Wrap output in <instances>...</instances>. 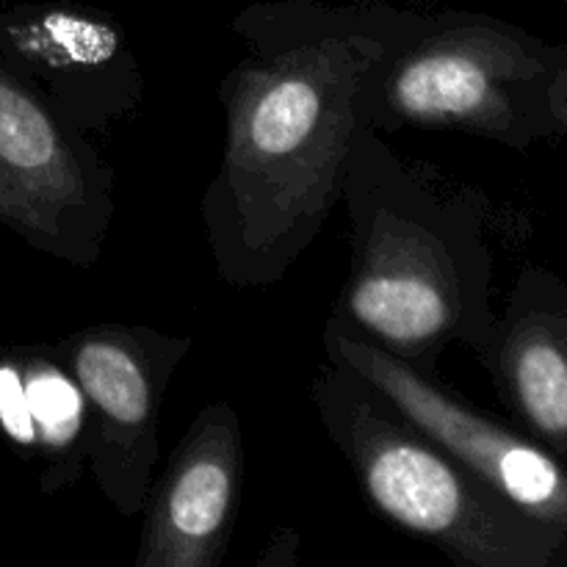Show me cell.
<instances>
[{
  "instance_id": "cell-1",
  "label": "cell",
  "mask_w": 567,
  "mask_h": 567,
  "mask_svg": "<svg viewBox=\"0 0 567 567\" xmlns=\"http://www.w3.org/2000/svg\"><path fill=\"white\" fill-rule=\"evenodd\" d=\"M415 9L264 0L233 17L244 53L219 83L225 150L199 199L216 277L280 282L341 205L360 94Z\"/></svg>"
},
{
  "instance_id": "cell-2",
  "label": "cell",
  "mask_w": 567,
  "mask_h": 567,
  "mask_svg": "<svg viewBox=\"0 0 567 567\" xmlns=\"http://www.w3.org/2000/svg\"><path fill=\"white\" fill-rule=\"evenodd\" d=\"M352 266L332 319L404 363L437 374L452 347L485 352L491 308L485 199L404 161L360 122L343 177Z\"/></svg>"
},
{
  "instance_id": "cell-3",
  "label": "cell",
  "mask_w": 567,
  "mask_h": 567,
  "mask_svg": "<svg viewBox=\"0 0 567 567\" xmlns=\"http://www.w3.org/2000/svg\"><path fill=\"white\" fill-rule=\"evenodd\" d=\"M310 402L369 507L468 567H548L567 535L532 518L426 435L371 382L321 363Z\"/></svg>"
},
{
  "instance_id": "cell-4",
  "label": "cell",
  "mask_w": 567,
  "mask_h": 567,
  "mask_svg": "<svg viewBox=\"0 0 567 567\" xmlns=\"http://www.w3.org/2000/svg\"><path fill=\"white\" fill-rule=\"evenodd\" d=\"M554 55L529 33L476 11H419L360 94L374 131H457L526 147L548 122Z\"/></svg>"
},
{
  "instance_id": "cell-5",
  "label": "cell",
  "mask_w": 567,
  "mask_h": 567,
  "mask_svg": "<svg viewBox=\"0 0 567 567\" xmlns=\"http://www.w3.org/2000/svg\"><path fill=\"white\" fill-rule=\"evenodd\" d=\"M116 175L89 133L0 61V225L61 264L89 269L116 214Z\"/></svg>"
},
{
  "instance_id": "cell-6",
  "label": "cell",
  "mask_w": 567,
  "mask_h": 567,
  "mask_svg": "<svg viewBox=\"0 0 567 567\" xmlns=\"http://www.w3.org/2000/svg\"><path fill=\"white\" fill-rule=\"evenodd\" d=\"M188 336L150 324H89L53 343L89 408L86 471L122 515H142L161 460V408Z\"/></svg>"
},
{
  "instance_id": "cell-7",
  "label": "cell",
  "mask_w": 567,
  "mask_h": 567,
  "mask_svg": "<svg viewBox=\"0 0 567 567\" xmlns=\"http://www.w3.org/2000/svg\"><path fill=\"white\" fill-rule=\"evenodd\" d=\"M324 354L391 399L413 424L532 518L567 535V468L551 449L518 435L443 385L330 316Z\"/></svg>"
},
{
  "instance_id": "cell-8",
  "label": "cell",
  "mask_w": 567,
  "mask_h": 567,
  "mask_svg": "<svg viewBox=\"0 0 567 567\" xmlns=\"http://www.w3.org/2000/svg\"><path fill=\"white\" fill-rule=\"evenodd\" d=\"M0 61L86 133L136 114L144 72L109 11L70 0H0Z\"/></svg>"
},
{
  "instance_id": "cell-9",
  "label": "cell",
  "mask_w": 567,
  "mask_h": 567,
  "mask_svg": "<svg viewBox=\"0 0 567 567\" xmlns=\"http://www.w3.org/2000/svg\"><path fill=\"white\" fill-rule=\"evenodd\" d=\"M244 491V432L225 399L205 404L144 502L136 567H219Z\"/></svg>"
},
{
  "instance_id": "cell-10",
  "label": "cell",
  "mask_w": 567,
  "mask_h": 567,
  "mask_svg": "<svg viewBox=\"0 0 567 567\" xmlns=\"http://www.w3.org/2000/svg\"><path fill=\"white\" fill-rule=\"evenodd\" d=\"M526 430L567 457V308L535 277H524L507 316L482 352Z\"/></svg>"
},
{
  "instance_id": "cell-11",
  "label": "cell",
  "mask_w": 567,
  "mask_h": 567,
  "mask_svg": "<svg viewBox=\"0 0 567 567\" xmlns=\"http://www.w3.org/2000/svg\"><path fill=\"white\" fill-rule=\"evenodd\" d=\"M20 360L37 457H42L39 487L44 496H53L75 485L86 471L89 408L53 347L20 349Z\"/></svg>"
},
{
  "instance_id": "cell-12",
  "label": "cell",
  "mask_w": 567,
  "mask_h": 567,
  "mask_svg": "<svg viewBox=\"0 0 567 567\" xmlns=\"http://www.w3.org/2000/svg\"><path fill=\"white\" fill-rule=\"evenodd\" d=\"M0 432L17 449L37 454V435H33L31 410H28L20 349L0 352Z\"/></svg>"
},
{
  "instance_id": "cell-13",
  "label": "cell",
  "mask_w": 567,
  "mask_h": 567,
  "mask_svg": "<svg viewBox=\"0 0 567 567\" xmlns=\"http://www.w3.org/2000/svg\"><path fill=\"white\" fill-rule=\"evenodd\" d=\"M546 111L548 122L554 127H563L567 131V64H559L554 70L551 81L546 86Z\"/></svg>"
},
{
  "instance_id": "cell-14",
  "label": "cell",
  "mask_w": 567,
  "mask_h": 567,
  "mask_svg": "<svg viewBox=\"0 0 567 567\" xmlns=\"http://www.w3.org/2000/svg\"><path fill=\"white\" fill-rule=\"evenodd\" d=\"M297 554H299V535L293 537L291 543H288L286 548H280V543H277V537H271L269 543V551L264 554V557L258 559V565H297Z\"/></svg>"
}]
</instances>
